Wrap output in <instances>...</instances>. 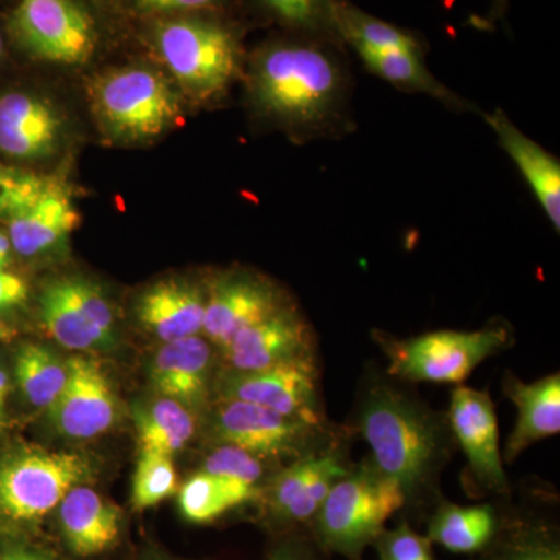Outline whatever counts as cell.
Instances as JSON below:
<instances>
[{"mask_svg":"<svg viewBox=\"0 0 560 560\" xmlns=\"http://www.w3.org/2000/svg\"><path fill=\"white\" fill-rule=\"evenodd\" d=\"M331 46L301 36L259 47L246 83L254 113L304 142L342 136L350 124V83Z\"/></svg>","mask_w":560,"mask_h":560,"instance_id":"cell-1","label":"cell"},{"mask_svg":"<svg viewBox=\"0 0 560 560\" xmlns=\"http://www.w3.org/2000/svg\"><path fill=\"white\" fill-rule=\"evenodd\" d=\"M355 430L370 444L375 466L400 486L405 510L418 517L436 506L441 474L456 445L447 412L433 410L389 375H368Z\"/></svg>","mask_w":560,"mask_h":560,"instance_id":"cell-2","label":"cell"},{"mask_svg":"<svg viewBox=\"0 0 560 560\" xmlns=\"http://www.w3.org/2000/svg\"><path fill=\"white\" fill-rule=\"evenodd\" d=\"M404 510L400 486L383 474L370 456L335 482L308 533L329 555L361 560L364 548L374 544L386 522Z\"/></svg>","mask_w":560,"mask_h":560,"instance_id":"cell-3","label":"cell"},{"mask_svg":"<svg viewBox=\"0 0 560 560\" xmlns=\"http://www.w3.org/2000/svg\"><path fill=\"white\" fill-rule=\"evenodd\" d=\"M154 47L180 92L195 103L220 101L241 73L237 33L219 20L180 14L161 21Z\"/></svg>","mask_w":560,"mask_h":560,"instance_id":"cell-4","label":"cell"},{"mask_svg":"<svg viewBox=\"0 0 560 560\" xmlns=\"http://www.w3.org/2000/svg\"><path fill=\"white\" fill-rule=\"evenodd\" d=\"M92 113L114 143L151 142L175 127L179 97L171 81L145 66L110 69L91 81Z\"/></svg>","mask_w":560,"mask_h":560,"instance_id":"cell-5","label":"cell"},{"mask_svg":"<svg viewBox=\"0 0 560 560\" xmlns=\"http://www.w3.org/2000/svg\"><path fill=\"white\" fill-rule=\"evenodd\" d=\"M374 338L388 359L389 377L463 385L482 361L511 345L512 331L500 323L481 330H436L411 338L377 331Z\"/></svg>","mask_w":560,"mask_h":560,"instance_id":"cell-6","label":"cell"},{"mask_svg":"<svg viewBox=\"0 0 560 560\" xmlns=\"http://www.w3.org/2000/svg\"><path fill=\"white\" fill-rule=\"evenodd\" d=\"M213 434L220 444H231L264 460L302 458L342 436L329 422L315 423L287 418L248 401L223 399L213 418Z\"/></svg>","mask_w":560,"mask_h":560,"instance_id":"cell-7","label":"cell"},{"mask_svg":"<svg viewBox=\"0 0 560 560\" xmlns=\"http://www.w3.org/2000/svg\"><path fill=\"white\" fill-rule=\"evenodd\" d=\"M90 474L88 459L77 453H16L0 464V515L10 522H38Z\"/></svg>","mask_w":560,"mask_h":560,"instance_id":"cell-8","label":"cell"},{"mask_svg":"<svg viewBox=\"0 0 560 560\" xmlns=\"http://www.w3.org/2000/svg\"><path fill=\"white\" fill-rule=\"evenodd\" d=\"M10 28L28 54L57 65H83L97 44L94 21L75 0H21Z\"/></svg>","mask_w":560,"mask_h":560,"instance_id":"cell-9","label":"cell"},{"mask_svg":"<svg viewBox=\"0 0 560 560\" xmlns=\"http://www.w3.org/2000/svg\"><path fill=\"white\" fill-rule=\"evenodd\" d=\"M346 436L342 434L327 447L293 460L261 489L268 514L287 528H308L320 504L335 482L352 470Z\"/></svg>","mask_w":560,"mask_h":560,"instance_id":"cell-10","label":"cell"},{"mask_svg":"<svg viewBox=\"0 0 560 560\" xmlns=\"http://www.w3.org/2000/svg\"><path fill=\"white\" fill-rule=\"evenodd\" d=\"M316 361L283 363L260 371H228L219 383L221 399L260 405L305 422L327 423L320 407Z\"/></svg>","mask_w":560,"mask_h":560,"instance_id":"cell-11","label":"cell"},{"mask_svg":"<svg viewBox=\"0 0 560 560\" xmlns=\"http://www.w3.org/2000/svg\"><path fill=\"white\" fill-rule=\"evenodd\" d=\"M447 419L453 440L466 455L477 488L510 497L511 486L500 452L499 419L489 390L456 385L451 394Z\"/></svg>","mask_w":560,"mask_h":560,"instance_id":"cell-12","label":"cell"},{"mask_svg":"<svg viewBox=\"0 0 560 560\" xmlns=\"http://www.w3.org/2000/svg\"><path fill=\"white\" fill-rule=\"evenodd\" d=\"M293 304L278 285L246 271L224 272L210 283L202 331L221 350L246 327Z\"/></svg>","mask_w":560,"mask_h":560,"instance_id":"cell-13","label":"cell"},{"mask_svg":"<svg viewBox=\"0 0 560 560\" xmlns=\"http://www.w3.org/2000/svg\"><path fill=\"white\" fill-rule=\"evenodd\" d=\"M223 355L230 370L242 372L316 361V338L293 302L235 335Z\"/></svg>","mask_w":560,"mask_h":560,"instance_id":"cell-14","label":"cell"},{"mask_svg":"<svg viewBox=\"0 0 560 560\" xmlns=\"http://www.w3.org/2000/svg\"><path fill=\"white\" fill-rule=\"evenodd\" d=\"M68 381L49 408L51 422L72 440H92L114 425L117 404L108 377L97 361L70 357Z\"/></svg>","mask_w":560,"mask_h":560,"instance_id":"cell-15","label":"cell"},{"mask_svg":"<svg viewBox=\"0 0 560 560\" xmlns=\"http://www.w3.org/2000/svg\"><path fill=\"white\" fill-rule=\"evenodd\" d=\"M65 120L54 103L32 92L0 95V153L11 160L49 158L60 147Z\"/></svg>","mask_w":560,"mask_h":560,"instance_id":"cell-16","label":"cell"},{"mask_svg":"<svg viewBox=\"0 0 560 560\" xmlns=\"http://www.w3.org/2000/svg\"><path fill=\"white\" fill-rule=\"evenodd\" d=\"M11 248L22 257H36L65 245L80 223V213L65 184L55 180L28 208L9 220Z\"/></svg>","mask_w":560,"mask_h":560,"instance_id":"cell-17","label":"cell"},{"mask_svg":"<svg viewBox=\"0 0 560 560\" xmlns=\"http://www.w3.org/2000/svg\"><path fill=\"white\" fill-rule=\"evenodd\" d=\"M503 393L517 408V420L504 447L503 460L514 463L536 442L558 436L560 431V375L558 372L525 383L508 372Z\"/></svg>","mask_w":560,"mask_h":560,"instance_id":"cell-18","label":"cell"},{"mask_svg":"<svg viewBox=\"0 0 560 560\" xmlns=\"http://www.w3.org/2000/svg\"><path fill=\"white\" fill-rule=\"evenodd\" d=\"M495 132L501 149L514 162L523 179L533 190L545 215L556 232H560V162L555 154L526 136L501 109L482 114Z\"/></svg>","mask_w":560,"mask_h":560,"instance_id":"cell-19","label":"cell"},{"mask_svg":"<svg viewBox=\"0 0 560 560\" xmlns=\"http://www.w3.org/2000/svg\"><path fill=\"white\" fill-rule=\"evenodd\" d=\"M206 300L208 293L189 280H162L143 291L136 312L139 323L161 341H176L200 334Z\"/></svg>","mask_w":560,"mask_h":560,"instance_id":"cell-20","label":"cell"},{"mask_svg":"<svg viewBox=\"0 0 560 560\" xmlns=\"http://www.w3.org/2000/svg\"><path fill=\"white\" fill-rule=\"evenodd\" d=\"M210 364L212 353L208 341L198 335L180 338L164 342L153 361L151 378L162 397L194 408L208 396Z\"/></svg>","mask_w":560,"mask_h":560,"instance_id":"cell-21","label":"cell"},{"mask_svg":"<svg viewBox=\"0 0 560 560\" xmlns=\"http://www.w3.org/2000/svg\"><path fill=\"white\" fill-rule=\"evenodd\" d=\"M58 508L62 533L75 555H98L119 539L120 512L95 490L77 486Z\"/></svg>","mask_w":560,"mask_h":560,"instance_id":"cell-22","label":"cell"},{"mask_svg":"<svg viewBox=\"0 0 560 560\" xmlns=\"http://www.w3.org/2000/svg\"><path fill=\"white\" fill-rule=\"evenodd\" d=\"M503 515L504 508L492 503L460 506L441 499L430 512L427 537L455 555L475 556L495 539Z\"/></svg>","mask_w":560,"mask_h":560,"instance_id":"cell-23","label":"cell"},{"mask_svg":"<svg viewBox=\"0 0 560 560\" xmlns=\"http://www.w3.org/2000/svg\"><path fill=\"white\" fill-rule=\"evenodd\" d=\"M474 560H560L559 526L539 512L508 508L495 539Z\"/></svg>","mask_w":560,"mask_h":560,"instance_id":"cell-24","label":"cell"},{"mask_svg":"<svg viewBox=\"0 0 560 560\" xmlns=\"http://www.w3.org/2000/svg\"><path fill=\"white\" fill-rule=\"evenodd\" d=\"M39 315L44 329L62 348L88 350L114 345V334L101 329L70 300L60 279L51 280L40 293Z\"/></svg>","mask_w":560,"mask_h":560,"instance_id":"cell-25","label":"cell"},{"mask_svg":"<svg viewBox=\"0 0 560 560\" xmlns=\"http://www.w3.org/2000/svg\"><path fill=\"white\" fill-rule=\"evenodd\" d=\"M364 68L401 91L425 94L455 110H470L469 102L448 90L427 68L423 54L411 51H361Z\"/></svg>","mask_w":560,"mask_h":560,"instance_id":"cell-26","label":"cell"},{"mask_svg":"<svg viewBox=\"0 0 560 560\" xmlns=\"http://www.w3.org/2000/svg\"><path fill=\"white\" fill-rule=\"evenodd\" d=\"M140 452L172 456L194 438L195 419L179 401L162 397L135 410Z\"/></svg>","mask_w":560,"mask_h":560,"instance_id":"cell-27","label":"cell"},{"mask_svg":"<svg viewBox=\"0 0 560 560\" xmlns=\"http://www.w3.org/2000/svg\"><path fill=\"white\" fill-rule=\"evenodd\" d=\"M338 33L342 44L361 51H411L423 54L422 44L412 33L364 13L340 0L337 7Z\"/></svg>","mask_w":560,"mask_h":560,"instance_id":"cell-28","label":"cell"},{"mask_svg":"<svg viewBox=\"0 0 560 560\" xmlns=\"http://www.w3.org/2000/svg\"><path fill=\"white\" fill-rule=\"evenodd\" d=\"M14 370L25 399L38 408H50L68 381V364L51 350L32 342L18 350Z\"/></svg>","mask_w":560,"mask_h":560,"instance_id":"cell-29","label":"cell"},{"mask_svg":"<svg viewBox=\"0 0 560 560\" xmlns=\"http://www.w3.org/2000/svg\"><path fill=\"white\" fill-rule=\"evenodd\" d=\"M340 0H259L261 7L280 24L304 38L340 46L337 7Z\"/></svg>","mask_w":560,"mask_h":560,"instance_id":"cell-30","label":"cell"},{"mask_svg":"<svg viewBox=\"0 0 560 560\" xmlns=\"http://www.w3.org/2000/svg\"><path fill=\"white\" fill-rule=\"evenodd\" d=\"M257 456L231 444H220L205 460L202 471L212 475L217 480L234 490L245 503L259 501L261 480H264V463Z\"/></svg>","mask_w":560,"mask_h":560,"instance_id":"cell-31","label":"cell"},{"mask_svg":"<svg viewBox=\"0 0 560 560\" xmlns=\"http://www.w3.org/2000/svg\"><path fill=\"white\" fill-rule=\"evenodd\" d=\"M243 501L226 485L206 471H198L179 490V508L184 517L191 523H210Z\"/></svg>","mask_w":560,"mask_h":560,"instance_id":"cell-32","label":"cell"},{"mask_svg":"<svg viewBox=\"0 0 560 560\" xmlns=\"http://www.w3.org/2000/svg\"><path fill=\"white\" fill-rule=\"evenodd\" d=\"M176 490L178 477L172 456L140 452L132 477L131 501L135 510L143 511L156 506L161 501L175 495Z\"/></svg>","mask_w":560,"mask_h":560,"instance_id":"cell-33","label":"cell"},{"mask_svg":"<svg viewBox=\"0 0 560 560\" xmlns=\"http://www.w3.org/2000/svg\"><path fill=\"white\" fill-rule=\"evenodd\" d=\"M55 180L51 176L36 175L0 162V219L9 220L28 208Z\"/></svg>","mask_w":560,"mask_h":560,"instance_id":"cell-34","label":"cell"},{"mask_svg":"<svg viewBox=\"0 0 560 560\" xmlns=\"http://www.w3.org/2000/svg\"><path fill=\"white\" fill-rule=\"evenodd\" d=\"M372 547L381 560H436L429 537L420 536L407 521L394 529H383Z\"/></svg>","mask_w":560,"mask_h":560,"instance_id":"cell-35","label":"cell"},{"mask_svg":"<svg viewBox=\"0 0 560 560\" xmlns=\"http://www.w3.org/2000/svg\"><path fill=\"white\" fill-rule=\"evenodd\" d=\"M62 289L69 294L70 300L86 313L88 316L101 329L114 334V313L103 291L90 280L72 276V278H60Z\"/></svg>","mask_w":560,"mask_h":560,"instance_id":"cell-36","label":"cell"},{"mask_svg":"<svg viewBox=\"0 0 560 560\" xmlns=\"http://www.w3.org/2000/svg\"><path fill=\"white\" fill-rule=\"evenodd\" d=\"M308 534H289L272 545L265 560H331Z\"/></svg>","mask_w":560,"mask_h":560,"instance_id":"cell-37","label":"cell"},{"mask_svg":"<svg viewBox=\"0 0 560 560\" xmlns=\"http://www.w3.org/2000/svg\"><path fill=\"white\" fill-rule=\"evenodd\" d=\"M140 13L176 14L217 9L224 0H131Z\"/></svg>","mask_w":560,"mask_h":560,"instance_id":"cell-38","label":"cell"},{"mask_svg":"<svg viewBox=\"0 0 560 560\" xmlns=\"http://www.w3.org/2000/svg\"><path fill=\"white\" fill-rule=\"evenodd\" d=\"M28 296V287L24 279L13 272L0 270V311L24 304Z\"/></svg>","mask_w":560,"mask_h":560,"instance_id":"cell-39","label":"cell"},{"mask_svg":"<svg viewBox=\"0 0 560 560\" xmlns=\"http://www.w3.org/2000/svg\"><path fill=\"white\" fill-rule=\"evenodd\" d=\"M11 243L9 235L0 232V270H7L10 261Z\"/></svg>","mask_w":560,"mask_h":560,"instance_id":"cell-40","label":"cell"},{"mask_svg":"<svg viewBox=\"0 0 560 560\" xmlns=\"http://www.w3.org/2000/svg\"><path fill=\"white\" fill-rule=\"evenodd\" d=\"M0 560H49L44 558V556L38 555V552L27 551V550H13L3 555Z\"/></svg>","mask_w":560,"mask_h":560,"instance_id":"cell-41","label":"cell"},{"mask_svg":"<svg viewBox=\"0 0 560 560\" xmlns=\"http://www.w3.org/2000/svg\"><path fill=\"white\" fill-rule=\"evenodd\" d=\"M10 383L9 375H7L5 371L0 370V412L3 410V405H5L7 394H9Z\"/></svg>","mask_w":560,"mask_h":560,"instance_id":"cell-42","label":"cell"},{"mask_svg":"<svg viewBox=\"0 0 560 560\" xmlns=\"http://www.w3.org/2000/svg\"><path fill=\"white\" fill-rule=\"evenodd\" d=\"M493 2V13L501 14L503 10H506L508 0H492Z\"/></svg>","mask_w":560,"mask_h":560,"instance_id":"cell-43","label":"cell"},{"mask_svg":"<svg viewBox=\"0 0 560 560\" xmlns=\"http://www.w3.org/2000/svg\"><path fill=\"white\" fill-rule=\"evenodd\" d=\"M9 337H10V331L7 330V327L3 326V324H2V326H0V341L5 340V338H9Z\"/></svg>","mask_w":560,"mask_h":560,"instance_id":"cell-44","label":"cell"},{"mask_svg":"<svg viewBox=\"0 0 560 560\" xmlns=\"http://www.w3.org/2000/svg\"><path fill=\"white\" fill-rule=\"evenodd\" d=\"M2 51H3V40H2V35H0V57H2Z\"/></svg>","mask_w":560,"mask_h":560,"instance_id":"cell-45","label":"cell"},{"mask_svg":"<svg viewBox=\"0 0 560 560\" xmlns=\"http://www.w3.org/2000/svg\"><path fill=\"white\" fill-rule=\"evenodd\" d=\"M0 326H2V323H0Z\"/></svg>","mask_w":560,"mask_h":560,"instance_id":"cell-46","label":"cell"}]
</instances>
